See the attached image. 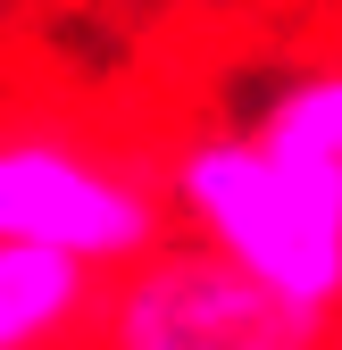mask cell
I'll list each match as a JSON object with an SVG mask.
<instances>
[{
  "label": "cell",
  "instance_id": "6da1fadb",
  "mask_svg": "<svg viewBox=\"0 0 342 350\" xmlns=\"http://www.w3.org/2000/svg\"><path fill=\"white\" fill-rule=\"evenodd\" d=\"M159 192H167V226L234 258L276 300L309 317L342 309V200L309 184L301 167H284L276 150H259L250 125L184 142L159 167Z\"/></svg>",
  "mask_w": 342,
  "mask_h": 350
},
{
  "label": "cell",
  "instance_id": "7a4b0ae2",
  "mask_svg": "<svg viewBox=\"0 0 342 350\" xmlns=\"http://www.w3.org/2000/svg\"><path fill=\"white\" fill-rule=\"evenodd\" d=\"M75 350H326V317L276 300L234 258L167 226L142 258L101 275Z\"/></svg>",
  "mask_w": 342,
  "mask_h": 350
},
{
  "label": "cell",
  "instance_id": "3957f363",
  "mask_svg": "<svg viewBox=\"0 0 342 350\" xmlns=\"http://www.w3.org/2000/svg\"><path fill=\"white\" fill-rule=\"evenodd\" d=\"M0 234L109 275L167 234L159 167L75 125H0Z\"/></svg>",
  "mask_w": 342,
  "mask_h": 350
},
{
  "label": "cell",
  "instance_id": "277c9868",
  "mask_svg": "<svg viewBox=\"0 0 342 350\" xmlns=\"http://www.w3.org/2000/svg\"><path fill=\"white\" fill-rule=\"evenodd\" d=\"M101 300V267L0 234V350H75Z\"/></svg>",
  "mask_w": 342,
  "mask_h": 350
},
{
  "label": "cell",
  "instance_id": "5b68a950",
  "mask_svg": "<svg viewBox=\"0 0 342 350\" xmlns=\"http://www.w3.org/2000/svg\"><path fill=\"white\" fill-rule=\"evenodd\" d=\"M259 150H276L284 167H301L309 184H326L342 200V59H317V67H292L276 92L250 117Z\"/></svg>",
  "mask_w": 342,
  "mask_h": 350
},
{
  "label": "cell",
  "instance_id": "8992f818",
  "mask_svg": "<svg viewBox=\"0 0 342 350\" xmlns=\"http://www.w3.org/2000/svg\"><path fill=\"white\" fill-rule=\"evenodd\" d=\"M326 350H342V309H334V317H326Z\"/></svg>",
  "mask_w": 342,
  "mask_h": 350
}]
</instances>
